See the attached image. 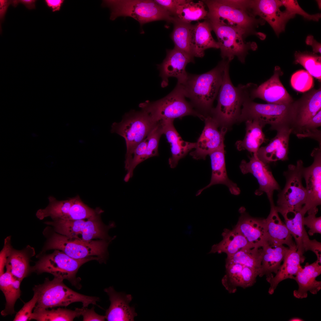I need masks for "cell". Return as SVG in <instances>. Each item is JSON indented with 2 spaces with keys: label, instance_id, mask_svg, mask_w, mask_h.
<instances>
[{
  "label": "cell",
  "instance_id": "1",
  "mask_svg": "<svg viewBox=\"0 0 321 321\" xmlns=\"http://www.w3.org/2000/svg\"><path fill=\"white\" fill-rule=\"evenodd\" d=\"M229 62L223 59L215 67L205 73L200 75L188 73L184 82L179 84L185 97L189 99L192 104L201 112H211L213 102L222 82L224 71Z\"/></svg>",
  "mask_w": 321,
  "mask_h": 321
},
{
  "label": "cell",
  "instance_id": "2",
  "mask_svg": "<svg viewBox=\"0 0 321 321\" xmlns=\"http://www.w3.org/2000/svg\"><path fill=\"white\" fill-rule=\"evenodd\" d=\"M46 238L41 253L51 250L62 251L75 259L97 257L104 262L108 256V247L111 241L98 239L86 241L69 237L54 231L49 226L43 231Z\"/></svg>",
  "mask_w": 321,
  "mask_h": 321
},
{
  "label": "cell",
  "instance_id": "3",
  "mask_svg": "<svg viewBox=\"0 0 321 321\" xmlns=\"http://www.w3.org/2000/svg\"><path fill=\"white\" fill-rule=\"evenodd\" d=\"M298 101L287 104H261L246 97L242 104L239 119L255 120L263 127L270 125V129L278 131L289 128L291 129L296 116Z\"/></svg>",
  "mask_w": 321,
  "mask_h": 321
},
{
  "label": "cell",
  "instance_id": "4",
  "mask_svg": "<svg viewBox=\"0 0 321 321\" xmlns=\"http://www.w3.org/2000/svg\"><path fill=\"white\" fill-rule=\"evenodd\" d=\"M62 279L54 277L52 280L46 278L44 282L35 285L33 289L37 297L34 310L48 309L59 306L66 307L71 303L80 302L83 307L90 304L96 305L99 298L77 292L66 286Z\"/></svg>",
  "mask_w": 321,
  "mask_h": 321
},
{
  "label": "cell",
  "instance_id": "5",
  "mask_svg": "<svg viewBox=\"0 0 321 321\" xmlns=\"http://www.w3.org/2000/svg\"><path fill=\"white\" fill-rule=\"evenodd\" d=\"M102 6L110 10V18L114 20L120 16L130 17L141 26L150 22L163 20L173 23L174 18L169 13L151 0H106Z\"/></svg>",
  "mask_w": 321,
  "mask_h": 321
},
{
  "label": "cell",
  "instance_id": "6",
  "mask_svg": "<svg viewBox=\"0 0 321 321\" xmlns=\"http://www.w3.org/2000/svg\"><path fill=\"white\" fill-rule=\"evenodd\" d=\"M229 64L224 71L216 108L212 109V117L219 124L226 125L232 123L240 116L242 105L245 97L250 93V83L239 85L235 87L229 74Z\"/></svg>",
  "mask_w": 321,
  "mask_h": 321
},
{
  "label": "cell",
  "instance_id": "7",
  "mask_svg": "<svg viewBox=\"0 0 321 321\" xmlns=\"http://www.w3.org/2000/svg\"><path fill=\"white\" fill-rule=\"evenodd\" d=\"M38 260L31 267V271L37 274L47 273L54 277L68 280L73 286L79 289L81 286L80 279L76 277V274L84 264L91 260L99 261L97 257L77 259L72 258L63 251L54 250L52 253L38 255Z\"/></svg>",
  "mask_w": 321,
  "mask_h": 321
},
{
  "label": "cell",
  "instance_id": "8",
  "mask_svg": "<svg viewBox=\"0 0 321 321\" xmlns=\"http://www.w3.org/2000/svg\"><path fill=\"white\" fill-rule=\"evenodd\" d=\"M185 98L181 86L177 84L166 96L154 102L146 101L140 103L139 107L147 111L156 122L188 115L197 116L204 119L205 117L195 110Z\"/></svg>",
  "mask_w": 321,
  "mask_h": 321
},
{
  "label": "cell",
  "instance_id": "9",
  "mask_svg": "<svg viewBox=\"0 0 321 321\" xmlns=\"http://www.w3.org/2000/svg\"><path fill=\"white\" fill-rule=\"evenodd\" d=\"M304 167L303 161L299 160L296 165H289L287 170L284 173L286 184L278 195L275 208L284 219L288 217L289 213L295 214L306 203L307 192L302 183Z\"/></svg>",
  "mask_w": 321,
  "mask_h": 321
},
{
  "label": "cell",
  "instance_id": "10",
  "mask_svg": "<svg viewBox=\"0 0 321 321\" xmlns=\"http://www.w3.org/2000/svg\"><path fill=\"white\" fill-rule=\"evenodd\" d=\"M207 19L217 36L223 59L230 62L236 56L241 63H244L248 51L256 49L255 43L244 41L247 35L242 30L221 20Z\"/></svg>",
  "mask_w": 321,
  "mask_h": 321
},
{
  "label": "cell",
  "instance_id": "11",
  "mask_svg": "<svg viewBox=\"0 0 321 321\" xmlns=\"http://www.w3.org/2000/svg\"><path fill=\"white\" fill-rule=\"evenodd\" d=\"M101 214L88 219L52 220L45 223L56 232L69 237L86 241L98 239L111 241L114 238L109 236L108 232L114 226V224L106 225L103 224L100 219Z\"/></svg>",
  "mask_w": 321,
  "mask_h": 321
},
{
  "label": "cell",
  "instance_id": "12",
  "mask_svg": "<svg viewBox=\"0 0 321 321\" xmlns=\"http://www.w3.org/2000/svg\"><path fill=\"white\" fill-rule=\"evenodd\" d=\"M157 123L145 111L132 110L126 113L120 122L113 123L111 131L125 139L126 146L125 156H127L137 144L147 137Z\"/></svg>",
  "mask_w": 321,
  "mask_h": 321
},
{
  "label": "cell",
  "instance_id": "13",
  "mask_svg": "<svg viewBox=\"0 0 321 321\" xmlns=\"http://www.w3.org/2000/svg\"><path fill=\"white\" fill-rule=\"evenodd\" d=\"M208 9L207 19L220 20L242 30L247 35L254 33V29L265 21L251 16L246 11L223 2L222 0H202Z\"/></svg>",
  "mask_w": 321,
  "mask_h": 321
},
{
  "label": "cell",
  "instance_id": "14",
  "mask_svg": "<svg viewBox=\"0 0 321 321\" xmlns=\"http://www.w3.org/2000/svg\"><path fill=\"white\" fill-rule=\"evenodd\" d=\"M282 6L281 0H250L248 12L252 16H258L267 21L278 35L284 31L289 20L295 16L285 10L281 11Z\"/></svg>",
  "mask_w": 321,
  "mask_h": 321
},
{
  "label": "cell",
  "instance_id": "15",
  "mask_svg": "<svg viewBox=\"0 0 321 321\" xmlns=\"http://www.w3.org/2000/svg\"><path fill=\"white\" fill-rule=\"evenodd\" d=\"M311 155L314 158L313 163L304 167L303 171L307 192L306 202L303 207L308 214H316L317 207L321 204V147L314 148Z\"/></svg>",
  "mask_w": 321,
  "mask_h": 321
},
{
  "label": "cell",
  "instance_id": "16",
  "mask_svg": "<svg viewBox=\"0 0 321 321\" xmlns=\"http://www.w3.org/2000/svg\"><path fill=\"white\" fill-rule=\"evenodd\" d=\"M267 164L259 158L257 153H253L249 162L242 161L240 167L243 174L250 173L257 179L259 187L255 194L260 195L266 193L270 203L273 202L274 191L279 190L280 187Z\"/></svg>",
  "mask_w": 321,
  "mask_h": 321
},
{
  "label": "cell",
  "instance_id": "17",
  "mask_svg": "<svg viewBox=\"0 0 321 321\" xmlns=\"http://www.w3.org/2000/svg\"><path fill=\"white\" fill-rule=\"evenodd\" d=\"M205 126L196 143L195 150L190 155L195 159H204L206 156L219 148L224 144L226 128L223 127L220 130L219 124L216 120L210 116L205 117Z\"/></svg>",
  "mask_w": 321,
  "mask_h": 321
},
{
  "label": "cell",
  "instance_id": "18",
  "mask_svg": "<svg viewBox=\"0 0 321 321\" xmlns=\"http://www.w3.org/2000/svg\"><path fill=\"white\" fill-rule=\"evenodd\" d=\"M283 74L278 66L275 67L274 73L268 80L257 87L255 85L250 92V98L252 100L259 98L268 103L285 105L294 101L285 88L280 79Z\"/></svg>",
  "mask_w": 321,
  "mask_h": 321
},
{
  "label": "cell",
  "instance_id": "19",
  "mask_svg": "<svg viewBox=\"0 0 321 321\" xmlns=\"http://www.w3.org/2000/svg\"><path fill=\"white\" fill-rule=\"evenodd\" d=\"M166 56L163 62L158 66L163 87L168 84L169 78L173 77L177 80V84H182L186 80L188 73L186 71L188 64L194 61L193 58L184 52L174 48L167 50Z\"/></svg>",
  "mask_w": 321,
  "mask_h": 321
},
{
  "label": "cell",
  "instance_id": "20",
  "mask_svg": "<svg viewBox=\"0 0 321 321\" xmlns=\"http://www.w3.org/2000/svg\"><path fill=\"white\" fill-rule=\"evenodd\" d=\"M225 268L221 282L230 293H235L238 287L244 289L252 286L259 274L257 270L238 263L226 264Z\"/></svg>",
  "mask_w": 321,
  "mask_h": 321
},
{
  "label": "cell",
  "instance_id": "21",
  "mask_svg": "<svg viewBox=\"0 0 321 321\" xmlns=\"http://www.w3.org/2000/svg\"><path fill=\"white\" fill-rule=\"evenodd\" d=\"M109 298L110 305L106 310L105 317L108 321H134L137 315L133 307L129 303L133 298L130 294L116 292L112 287L104 289Z\"/></svg>",
  "mask_w": 321,
  "mask_h": 321
},
{
  "label": "cell",
  "instance_id": "22",
  "mask_svg": "<svg viewBox=\"0 0 321 321\" xmlns=\"http://www.w3.org/2000/svg\"><path fill=\"white\" fill-rule=\"evenodd\" d=\"M241 214L235 227L253 247H261L267 241L265 219L255 218L240 210Z\"/></svg>",
  "mask_w": 321,
  "mask_h": 321
},
{
  "label": "cell",
  "instance_id": "23",
  "mask_svg": "<svg viewBox=\"0 0 321 321\" xmlns=\"http://www.w3.org/2000/svg\"><path fill=\"white\" fill-rule=\"evenodd\" d=\"M292 130L283 128L277 131V134L266 146L260 147L257 152L259 158L265 163L288 159L289 136Z\"/></svg>",
  "mask_w": 321,
  "mask_h": 321
},
{
  "label": "cell",
  "instance_id": "24",
  "mask_svg": "<svg viewBox=\"0 0 321 321\" xmlns=\"http://www.w3.org/2000/svg\"><path fill=\"white\" fill-rule=\"evenodd\" d=\"M305 257L297 251L296 245L289 248L284 259L275 276L266 279L270 284L268 292L273 294L278 284L287 279H294L302 268L300 264L303 263Z\"/></svg>",
  "mask_w": 321,
  "mask_h": 321
},
{
  "label": "cell",
  "instance_id": "25",
  "mask_svg": "<svg viewBox=\"0 0 321 321\" xmlns=\"http://www.w3.org/2000/svg\"><path fill=\"white\" fill-rule=\"evenodd\" d=\"M321 273V265L317 261L309 264L306 263L303 268L294 276L293 279L298 286V290L294 291V296L296 298L303 299L308 296V292L316 294L321 289V281L316 280Z\"/></svg>",
  "mask_w": 321,
  "mask_h": 321
},
{
  "label": "cell",
  "instance_id": "26",
  "mask_svg": "<svg viewBox=\"0 0 321 321\" xmlns=\"http://www.w3.org/2000/svg\"><path fill=\"white\" fill-rule=\"evenodd\" d=\"M209 155L210 156L212 168V175L210 183L206 186L199 190L196 196L200 195L204 190L214 185L222 184L226 185L231 193L237 195L240 190L237 184L228 178L226 168L224 144L214 150Z\"/></svg>",
  "mask_w": 321,
  "mask_h": 321
},
{
  "label": "cell",
  "instance_id": "27",
  "mask_svg": "<svg viewBox=\"0 0 321 321\" xmlns=\"http://www.w3.org/2000/svg\"><path fill=\"white\" fill-rule=\"evenodd\" d=\"M270 213L265 219L267 242L275 246L286 245L289 248L295 245L292 237L281 221L274 202L270 203Z\"/></svg>",
  "mask_w": 321,
  "mask_h": 321
},
{
  "label": "cell",
  "instance_id": "28",
  "mask_svg": "<svg viewBox=\"0 0 321 321\" xmlns=\"http://www.w3.org/2000/svg\"><path fill=\"white\" fill-rule=\"evenodd\" d=\"M173 119H167L159 121L161 124L163 134L171 145V156L169 159L170 166L174 168L180 159L184 157L191 150L194 149L196 143H192L183 140L173 125Z\"/></svg>",
  "mask_w": 321,
  "mask_h": 321
},
{
  "label": "cell",
  "instance_id": "29",
  "mask_svg": "<svg viewBox=\"0 0 321 321\" xmlns=\"http://www.w3.org/2000/svg\"><path fill=\"white\" fill-rule=\"evenodd\" d=\"M321 109V89L311 92L306 97L298 101L295 118L292 133H300L302 128Z\"/></svg>",
  "mask_w": 321,
  "mask_h": 321
},
{
  "label": "cell",
  "instance_id": "30",
  "mask_svg": "<svg viewBox=\"0 0 321 321\" xmlns=\"http://www.w3.org/2000/svg\"><path fill=\"white\" fill-rule=\"evenodd\" d=\"M35 254L34 249L30 246H27L21 250L12 247L7 259L6 271L22 281L31 271L30 260Z\"/></svg>",
  "mask_w": 321,
  "mask_h": 321
},
{
  "label": "cell",
  "instance_id": "31",
  "mask_svg": "<svg viewBox=\"0 0 321 321\" xmlns=\"http://www.w3.org/2000/svg\"><path fill=\"white\" fill-rule=\"evenodd\" d=\"M262 248V255L259 276L265 275L267 279L274 276L273 273H277L289 247L284 245H273L266 242Z\"/></svg>",
  "mask_w": 321,
  "mask_h": 321
},
{
  "label": "cell",
  "instance_id": "32",
  "mask_svg": "<svg viewBox=\"0 0 321 321\" xmlns=\"http://www.w3.org/2000/svg\"><path fill=\"white\" fill-rule=\"evenodd\" d=\"M212 30L210 24L207 19L202 22H198L193 25L192 49L194 57H202L204 55L205 50L208 48H219L218 42L212 36Z\"/></svg>",
  "mask_w": 321,
  "mask_h": 321
},
{
  "label": "cell",
  "instance_id": "33",
  "mask_svg": "<svg viewBox=\"0 0 321 321\" xmlns=\"http://www.w3.org/2000/svg\"><path fill=\"white\" fill-rule=\"evenodd\" d=\"M222 235V240L219 243L213 245L209 253H224L226 254L227 256H229L241 249L252 247L235 227L232 230L224 229Z\"/></svg>",
  "mask_w": 321,
  "mask_h": 321
},
{
  "label": "cell",
  "instance_id": "34",
  "mask_svg": "<svg viewBox=\"0 0 321 321\" xmlns=\"http://www.w3.org/2000/svg\"><path fill=\"white\" fill-rule=\"evenodd\" d=\"M303 207L294 215L293 218L288 217L284 218L285 224L295 241L297 251L302 254L305 251L310 250L313 240L309 238L303 224V219L306 213Z\"/></svg>",
  "mask_w": 321,
  "mask_h": 321
},
{
  "label": "cell",
  "instance_id": "35",
  "mask_svg": "<svg viewBox=\"0 0 321 321\" xmlns=\"http://www.w3.org/2000/svg\"><path fill=\"white\" fill-rule=\"evenodd\" d=\"M172 23L174 28L171 37L174 43V48L194 58L192 49L193 25L182 22L175 18Z\"/></svg>",
  "mask_w": 321,
  "mask_h": 321
},
{
  "label": "cell",
  "instance_id": "36",
  "mask_svg": "<svg viewBox=\"0 0 321 321\" xmlns=\"http://www.w3.org/2000/svg\"><path fill=\"white\" fill-rule=\"evenodd\" d=\"M246 121L245 136L243 140L236 142L237 148L239 150H246L257 153L261 145L267 140L262 131L263 127L256 120Z\"/></svg>",
  "mask_w": 321,
  "mask_h": 321
},
{
  "label": "cell",
  "instance_id": "37",
  "mask_svg": "<svg viewBox=\"0 0 321 321\" xmlns=\"http://www.w3.org/2000/svg\"><path fill=\"white\" fill-rule=\"evenodd\" d=\"M74 200L75 197L66 200L58 201L54 197L50 196L48 197V205L44 209L38 210L36 216L40 220L49 217L52 220H67Z\"/></svg>",
  "mask_w": 321,
  "mask_h": 321
},
{
  "label": "cell",
  "instance_id": "38",
  "mask_svg": "<svg viewBox=\"0 0 321 321\" xmlns=\"http://www.w3.org/2000/svg\"><path fill=\"white\" fill-rule=\"evenodd\" d=\"M262 255V247H248L241 249L232 255L227 256L226 264L238 263L257 270L260 274Z\"/></svg>",
  "mask_w": 321,
  "mask_h": 321
},
{
  "label": "cell",
  "instance_id": "39",
  "mask_svg": "<svg viewBox=\"0 0 321 321\" xmlns=\"http://www.w3.org/2000/svg\"><path fill=\"white\" fill-rule=\"evenodd\" d=\"M205 4L202 1L197 2L188 0L185 4L178 7L174 17L187 23L194 21L207 18L208 11L205 8Z\"/></svg>",
  "mask_w": 321,
  "mask_h": 321
},
{
  "label": "cell",
  "instance_id": "40",
  "mask_svg": "<svg viewBox=\"0 0 321 321\" xmlns=\"http://www.w3.org/2000/svg\"><path fill=\"white\" fill-rule=\"evenodd\" d=\"M81 316L80 308H77L73 310L59 308L34 310L30 320L38 321H73L76 317Z\"/></svg>",
  "mask_w": 321,
  "mask_h": 321
},
{
  "label": "cell",
  "instance_id": "41",
  "mask_svg": "<svg viewBox=\"0 0 321 321\" xmlns=\"http://www.w3.org/2000/svg\"><path fill=\"white\" fill-rule=\"evenodd\" d=\"M296 63L303 66L312 76L321 79V57L308 53L296 52L294 54Z\"/></svg>",
  "mask_w": 321,
  "mask_h": 321
},
{
  "label": "cell",
  "instance_id": "42",
  "mask_svg": "<svg viewBox=\"0 0 321 321\" xmlns=\"http://www.w3.org/2000/svg\"><path fill=\"white\" fill-rule=\"evenodd\" d=\"M291 84L295 90L304 92L310 89L313 85L312 76L307 71L300 70L297 71L292 75Z\"/></svg>",
  "mask_w": 321,
  "mask_h": 321
},
{
  "label": "cell",
  "instance_id": "43",
  "mask_svg": "<svg viewBox=\"0 0 321 321\" xmlns=\"http://www.w3.org/2000/svg\"><path fill=\"white\" fill-rule=\"evenodd\" d=\"M12 287L5 297L6 303L4 309L1 312L3 316L11 315L15 313L14 306L17 300L21 296L20 280L13 277Z\"/></svg>",
  "mask_w": 321,
  "mask_h": 321
},
{
  "label": "cell",
  "instance_id": "44",
  "mask_svg": "<svg viewBox=\"0 0 321 321\" xmlns=\"http://www.w3.org/2000/svg\"><path fill=\"white\" fill-rule=\"evenodd\" d=\"M283 6L285 10L289 13L295 15H299L308 20L318 21L321 18L320 13L310 15L304 11L299 5L297 0H281Z\"/></svg>",
  "mask_w": 321,
  "mask_h": 321
},
{
  "label": "cell",
  "instance_id": "45",
  "mask_svg": "<svg viewBox=\"0 0 321 321\" xmlns=\"http://www.w3.org/2000/svg\"><path fill=\"white\" fill-rule=\"evenodd\" d=\"M37 295L34 293L32 298L28 302L24 303L22 308L16 313L14 321H27L30 320L37 301Z\"/></svg>",
  "mask_w": 321,
  "mask_h": 321
},
{
  "label": "cell",
  "instance_id": "46",
  "mask_svg": "<svg viewBox=\"0 0 321 321\" xmlns=\"http://www.w3.org/2000/svg\"><path fill=\"white\" fill-rule=\"evenodd\" d=\"M316 214H308L306 217H304L303 224L309 229L308 234L313 236L315 234L321 233V217H317Z\"/></svg>",
  "mask_w": 321,
  "mask_h": 321
},
{
  "label": "cell",
  "instance_id": "47",
  "mask_svg": "<svg viewBox=\"0 0 321 321\" xmlns=\"http://www.w3.org/2000/svg\"><path fill=\"white\" fill-rule=\"evenodd\" d=\"M158 5L169 13L174 17L178 7L188 0H155Z\"/></svg>",
  "mask_w": 321,
  "mask_h": 321
},
{
  "label": "cell",
  "instance_id": "48",
  "mask_svg": "<svg viewBox=\"0 0 321 321\" xmlns=\"http://www.w3.org/2000/svg\"><path fill=\"white\" fill-rule=\"evenodd\" d=\"M80 310L84 321H103L106 319L105 316L99 315L95 311L93 306L90 309L83 307Z\"/></svg>",
  "mask_w": 321,
  "mask_h": 321
},
{
  "label": "cell",
  "instance_id": "49",
  "mask_svg": "<svg viewBox=\"0 0 321 321\" xmlns=\"http://www.w3.org/2000/svg\"><path fill=\"white\" fill-rule=\"evenodd\" d=\"M11 245V237H8L5 240L4 245L0 252V275L4 273V268L6 265L7 259L9 252L12 247Z\"/></svg>",
  "mask_w": 321,
  "mask_h": 321
},
{
  "label": "cell",
  "instance_id": "50",
  "mask_svg": "<svg viewBox=\"0 0 321 321\" xmlns=\"http://www.w3.org/2000/svg\"><path fill=\"white\" fill-rule=\"evenodd\" d=\"M321 126V110H320L314 116L306 123L299 134L317 129L318 127Z\"/></svg>",
  "mask_w": 321,
  "mask_h": 321
},
{
  "label": "cell",
  "instance_id": "51",
  "mask_svg": "<svg viewBox=\"0 0 321 321\" xmlns=\"http://www.w3.org/2000/svg\"><path fill=\"white\" fill-rule=\"evenodd\" d=\"M296 136L300 139L310 138L313 139L318 142L319 144V147H321V131L318 129L297 134Z\"/></svg>",
  "mask_w": 321,
  "mask_h": 321
},
{
  "label": "cell",
  "instance_id": "52",
  "mask_svg": "<svg viewBox=\"0 0 321 321\" xmlns=\"http://www.w3.org/2000/svg\"><path fill=\"white\" fill-rule=\"evenodd\" d=\"M36 1L34 0H11V4L13 7H16L19 4H21L28 9L31 10L35 8Z\"/></svg>",
  "mask_w": 321,
  "mask_h": 321
},
{
  "label": "cell",
  "instance_id": "53",
  "mask_svg": "<svg viewBox=\"0 0 321 321\" xmlns=\"http://www.w3.org/2000/svg\"><path fill=\"white\" fill-rule=\"evenodd\" d=\"M306 43L307 45L312 46L314 53L321 54V44L315 40L312 36H308L306 38Z\"/></svg>",
  "mask_w": 321,
  "mask_h": 321
},
{
  "label": "cell",
  "instance_id": "54",
  "mask_svg": "<svg viewBox=\"0 0 321 321\" xmlns=\"http://www.w3.org/2000/svg\"><path fill=\"white\" fill-rule=\"evenodd\" d=\"M45 1L47 6L51 9L53 12H54L59 11L60 10L64 0H45Z\"/></svg>",
  "mask_w": 321,
  "mask_h": 321
},
{
  "label": "cell",
  "instance_id": "55",
  "mask_svg": "<svg viewBox=\"0 0 321 321\" xmlns=\"http://www.w3.org/2000/svg\"><path fill=\"white\" fill-rule=\"evenodd\" d=\"M10 4H11V0H0V20L1 23L4 20L7 9Z\"/></svg>",
  "mask_w": 321,
  "mask_h": 321
},
{
  "label": "cell",
  "instance_id": "56",
  "mask_svg": "<svg viewBox=\"0 0 321 321\" xmlns=\"http://www.w3.org/2000/svg\"><path fill=\"white\" fill-rule=\"evenodd\" d=\"M303 320V319L298 317L293 318L289 320V321H302Z\"/></svg>",
  "mask_w": 321,
  "mask_h": 321
}]
</instances>
